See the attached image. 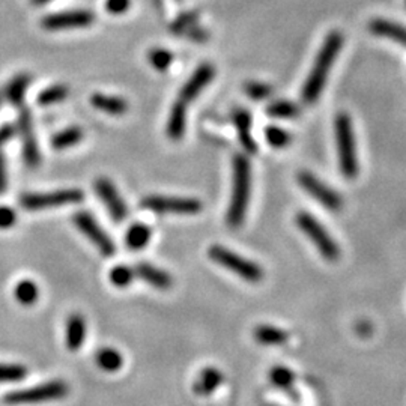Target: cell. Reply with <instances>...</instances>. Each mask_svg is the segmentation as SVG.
Returning a JSON list of instances; mask_svg holds the SVG:
<instances>
[{"label":"cell","instance_id":"1","mask_svg":"<svg viewBox=\"0 0 406 406\" xmlns=\"http://www.w3.org/2000/svg\"><path fill=\"white\" fill-rule=\"evenodd\" d=\"M341 46H343V37H341L340 32H329L317 53L315 65L304 83L301 98L306 104H315L319 100L327 83L328 72L333 68V63L337 59Z\"/></svg>","mask_w":406,"mask_h":406},{"label":"cell","instance_id":"2","mask_svg":"<svg viewBox=\"0 0 406 406\" xmlns=\"http://www.w3.org/2000/svg\"><path fill=\"white\" fill-rule=\"evenodd\" d=\"M251 170L247 157L237 154L233 157V185L228 209V224L230 228H240L244 223L250 203Z\"/></svg>","mask_w":406,"mask_h":406},{"label":"cell","instance_id":"3","mask_svg":"<svg viewBox=\"0 0 406 406\" xmlns=\"http://www.w3.org/2000/svg\"><path fill=\"white\" fill-rule=\"evenodd\" d=\"M336 142L339 154L340 172L348 179L358 176V155L355 136L352 131L351 117L346 113H340L336 117Z\"/></svg>","mask_w":406,"mask_h":406},{"label":"cell","instance_id":"4","mask_svg":"<svg viewBox=\"0 0 406 406\" xmlns=\"http://www.w3.org/2000/svg\"><path fill=\"white\" fill-rule=\"evenodd\" d=\"M70 387L67 382L60 379L48 381L44 384H39L32 388L11 391L5 396V403L8 405H37L46 403L51 400H58L68 396Z\"/></svg>","mask_w":406,"mask_h":406},{"label":"cell","instance_id":"5","mask_svg":"<svg viewBox=\"0 0 406 406\" xmlns=\"http://www.w3.org/2000/svg\"><path fill=\"white\" fill-rule=\"evenodd\" d=\"M208 254L214 262H217L218 265L224 266V268L240 275L245 282L259 283L263 279V271L258 263L244 259L240 254L224 249L221 245H212L208 250Z\"/></svg>","mask_w":406,"mask_h":406},{"label":"cell","instance_id":"6","mask_svg":"<svg viewBox=\"0 0 406 406\" xmlns=\"http://www.w3.org/2000/svg\"><path fill=\"white\" fill-rule=\"evenodd\" d=\"M296 224L307 237L315 244V247L328 262H336L340 258V249L336 241L331 238L327 229L320 224L312 214L300 212L296 216Z\"/></svg>","mask_w":406,"mask_h":406},{"label":"cell","instance_id":"7","mask_svg":"<svg viewBox=\"0 0 406 406\" xmlns=\"http://www.w3.org/2000/svg\"><path fill=\"white\" fill-rule=\"evenodd\" d=\"M84 200V193L79 188H65L50 193H26L20 197V205L26 211H42L63 205H76Z\"/></svg>","mask_w":406,"mask_h":406},{"label":"cell","instance_id":"8","mask_svg":"<svg viewBox=\"0 0 406 406\" xmlns=\"http://www.w3.org/2000/svg\"><path fill=\"white\" fill-rule=\"evenodd\" d=\"M140 205L146 211L157 214H179V216H195L202 211V202L193 197H166L146 196Z\"/></svg>","mask_w":406,"mask_h":406},{"label":"cell","instance_id":"9","mask_svg":"<svg viewBox=\"0 0 406 406\" xmlns=\"http://www.w3.org/2000/svg\"><path fill=\"white\" fill-rule=\"evenodd\" d=\"M74 224L76 228L86 237L95 247L98 249V251L105 256V258H112V256L116 253V245L112 241L109 235L105 233V230L100 226L98 221L95 220L92 214L86 211H79L74 214L72 217Z\"/></svg>","mask_w":406,"mask_h":406},{"label":"cell","instance_id":"10","mask_svg":"<svg viewBox=\"0 0 406 406\" xmlns=\"http://www.w3.org/2000/svg\"><path fill=\"white\" fill-rule=\"evenodd\" d=\"M298 184L328 211L337 212L340 211L341 205H343V199L340 197L337 191L325 185L322 181L317 179L313 173L303 170V172L298 173Z\"/></svg>","mask_w":406,"mask_h":406},{"label":"cell","instance_id":"11","mask_svg":"<svg viewBox=\"0 0 406 406\" xmlns=\"http://www.w3.org/2000/svg\"><path fill=\"white\" fill-rule=\"evenodd\" d=\"M95 15L86 9H72L63 11V13L48 14L41 20V26L50 32L58 30H71V29H83L93 23Z\"/></svg>","mask_w":406,"mask_h":406},{"label":"cell","instance_id":"12","mask_svg":"<svg viewBox=\"0 0 406 406\" xmlns=\"http://www.w3.org/2000/svg\"><path fill=\"white\" fill-rule=\"evenodd\" d=\"M18 133L21 136V143H23V157L25 163L29 167H38L41 164V152L34 130V119L32 113L26 107H20L18 114Z\"/></svg>","mask_w":406,"mask_h":406},{"label":"cell","instance_id":"13","mask_svg":"<svg viewBox=\"0 0 406 406\" xmlns=\"http://www.w3.org/2000/svg\"><path fill=\"white\" fill-rule=\"evenodd\" d=\"M95 193L98 199L104 203L107 211H109L110 217L114 223H122L128 217V207L125 205L124 199L121 197L119 191L114 187L110 179L98 178L95 181Z\"/></svg>","mask_w":406,"mask_h":406},{"label":"cell","instance_id":"14","mask_svg":"<svg viewBox=\"0 0 406 406\" xmlns=\"http://www.w3.org/2000/svg\"><path fill=\"white\" fill-rule=\"evenodd\" d=\"M216 76V70L211 63H202V65L193 72V76L188 79L183 89L179 92V100L188 104L193 101L197 95L208 86V83L212 81Z\"/></svg>","mask_w":406,"mask_h":406},{"label":"cell","instance_id":"15","mask_svg":"<svg viewBox=\"0 0 406 406\" xmlns=\"http://www.w3.org/2000/svg\"><path fill=\"white\" fill-rule=\"evenodd\" d=\"M268 379L273 386L284 391L294 402H300V394L295 390V373L284 366H274L268 372Z\"/></svg>","mask_w":406,"mask_h":406},{"label":"cell","instance_id":"16","mask_svg":"<svg viewBox=\"0 0 406 406\" xmlns=\"http://www.w3.org/2000/svg\"><path fill=\"white\" fill-rule=\"evenodd\" d=\"M136 275L138 279L143 280L145 283L151 284L157 289H169L172 286V277H170L166 271L157 268V266L148 263V262H140L136 265L134 268Z\"/></svg>","mask_w":406,"mask_h":406},{"label":"cell","instance_id":"17","mask_svg":"<svg viewBox=\"0 0 406 406\" xmlns=\"http://www.w3.org/2000/svg\"><path fill=\"white\" fill-rule=\"evenodd\" d=\"M369 29L373 35L388 38L398 44L406 47V27L402 25L394 23V21L390 20H384V18H375L370 21Z\"/></svg>","mask_w":406,"mask_h":406},{"label":"cell","instance_id":"18","mask_svg":"<svg viewBox=\"0 0 406 406\" xmlns=\"http://www.w3.org/2000/svg\"><path fill=\"white\" fill-rule=\"evenodd\" d=\"M86 339V320L79 313H72L67 320L65 345L70 351H79Z\"/></svg>","mask_w":406,"mask_h":406},{"label":"cell","instance_id":"19","mask_svg":"<svg viewBox=\"0 0 406 406\" xmlns=\"http://www.w3.org/2000/svg\"><path fill=\"white\" fill-rule=\"evenodd\" d=\"M187 126V104L178 100L170 110L167 119V136L170 140H181L184 137Z\"/></svg>","mask_w":406,"mask_h":406},{"label":"cell","instance_id":"20","mask_svg":"<svg viewBox=\"0 0 406 406\" xmlns=\"http://www.w3.org/2000/svg\"><path fill=\"white\" fill-rule=\"evenodd\" d=\"M224 381L223 373L216 367H205L193 384V391L197 396H209Z\"/></svg>","mask_w":406,"mask_h":406},{"label":"cell","instance_id":"21","mask_svg":"<svg viewBox=\"0 0 406 406\" xmlns=\"http://www.w3.org/2000/svg\"><path fill=\"white\" fill-rule=\"evenodd\" d=\"M32 79L29 74L21 72L17 74V76L11 80L6 86L2 91L4 100H6L9 104H13L14 107H23L25 101V95L29 88Z\"/></svg>","mask_w":406,"mask_h":406},{"label":"cell","instance_id":"22","mask_svg":"<svg viewBox=\"0 0 406 406\" xmlns=\"http://www.w3.org/2000/svg\"><path fill=\"white\" fill-rule=\"evenodd\" d=\"M91 104L97 110L112 116H122L128 110V103L124 98L105 93H93L91 97Z\"/></svg>","mask_w":406,"mask_h":406},{"label":"cell","instance_id":"23","mask_svg":"<svg viewBox=\"0 0 406 406\" xmlns=\"http://www.w3.org/2000/svg\"><path fill=\"white\" fill-rule=\"evenodd\" d=\"M254 340L263 346H282L287 343L289 334L273 325H258L253 331Z\"/></svg>","mask_w":406,"mask_h":406},{"label":"cell","instance_id":"24","mask_svg":"<svg viewBox=\"0 0 406 406\" xmlns=\"http://www.w3.org/2000/svg\"><path fill=\"white\" fill-rule=\"evenodd\" d=\"M233 122L238 130L241 145L244 146V149L249 154H254L256 152V143L251 137V117H250V114L245 110L240 109L233 113Z\"/></svg>","mask_w":406,"mask_h":406},{"label":"cell","instance_id":"25","mask_svg":"<svg viewBox=\"0 0 406 406\" xmlns=\"http://www.w3.org/2000/svg\"><path fill=\"white\" fill-rule=\"evenodd\" d=\"M151 238H152V229L148 228L146 224L136 223L126 230L125 244L126 247L131 250H142L146 247L148 242L151 241Z\"/></svg>","mask_w":406,"mask_h":406},{"label":"cell","instance_id":"26","mask_svg":"<svg viewBox=\"0 0 406 406\" xmlns=\"http://www.w3.org/2000/svg\"><path fill=\"white\" fill-rule=\"evenodd\" d=\"M95 362L104 372H117L124 365V358L114 348H101L95 354Z\"/></svg>","mask_w":406,"mask_h":406},{"label":"cell","instance_id":"27","mask_svg":"<svg viewBox=\"0 0 406 406\" xmlns=\"http://www.w3.org/2000/svg\"><path fill=\"white\" fill-rule=\"evenodd\" d=\"M83 138V130L80 126H70L67 130H62L58 134L53 136L51 146L56 151H63V149L72 148L81 142Z\"/></svg>","mask_w":406,"mask_h":406},{"label":"cell","instance_id":"28","mask_svg":"<svg viewBox=\"0 0 406 406\" xmlns=\"http://www.w3.org/2000/svg\"><path fill=\"white\" fill-rule=\"evenodd\" d=\"M14 296L21 306H34L38 301L39 289L35 282L32 280H21L14 287Z\"/></svg>","mask_w":406,"mask_h":406},{"label":"cell","instance_id":"29","mask_svg":"<svg viewBox=\"0 0 406 406\" xmlns=\"http://www.w3.org/2000/svg\"><path fill=\"white\" fill-rule=\"evenodd\" d=\"M70 95V89L65 84H53L42 92L38 93L37 104L38 105H53L65 101Z\"/></svg>","mask_w":406,"mask_h":406},{"label":"cell","instance_id":"30","mask_svg":"<svg viewBox=\"0 0 406 406\" xmlns=\"http://www.w3.org/2000/svg\"><path fill=\"white\" fill-rule=\"evenodd\" d=\"M134 275L136 273L133 268H130V266L116 265L110 270L109 279H110V283L116 287H126L133 283Z\"/></svg>","mask_w":406,"mask_h":406},{"label":"cell","instance_id":"31","mask_svg":"<svg viewBox=\"0 0 406 406\" xmlns=\"http://www.w3.org/2000/svg\"><path fill=\"white\" fill-rule=\"evenodd\" d=\"M266 113L273 117H296L300 114V107L291 101H275L268 105Z\"/></svg>","mask_w":406,"mask_h":406},{"label":"cell","instance_id":"32","mask_svg":"<svg viewBox=\"0 0 406 406\" xmlns=\"http://www.w3.org/2000/svg\"><path fill=\"white\" fill-rule=\"evenodd\" d=\"M148 60L155 70L166 71L170 65H172L173 56L172 53L164 48H152L148 53Z\"/></svg>","mask_w":406,"mask_h":406},{"label":"cell","instance_id":"33","mask_svg":"<svg viewBox=\"0 0 406 406\" xmlns=\"http://www.w3.org/2000/svg\"><path fill=\"white\" fill-rule=\"evenodd\" d=\"M197 18L199 14L196 11H188V13L181 14L178 18L173 20V23L170 25V32H172L173 35H183L191 26L196 25Z\"/></svg>","mask_w":406,"mask_h":406},{"label":"cell","instance_id":"34","mask_svg":"<svg viewBox=\"0 0 406 406\" xmlns=\"http://www.w3.org/2000/svg\"><path fill=\"white\" fill-rule=\"evenodd\" d=\"M27 376V369L21 365H0V382H18Z\"/></svg>","mask_w":406,"mask_h":406},{"label":"cell","instance_id":"35","mask_svg":"<svg viewBox=\"0 0 406 406\" xmlns=\"http://www.w3.org/2000/svg\"><path fill=\"white\" fill-rule=\"evenodd\" d=\"M265 137H266V142L274 148H284L291 143V134L279 126L266 128Z\"/></svg>","mask_w":406,"mask_h":406},{"label":"cell","instance_id":"36","mask_svg":"<svg viewBox=\"0 0 406 406\" xmlns=\"http://www.w3.org/2000/svg\"><path fill=\"white\" fill-rule=\"evenodd\" d=\"M245 92L249 93V97L256 100V101H261L268 98L270 95L273 93V89L268 86V84H263V83H249L247 86H245Z\"/></svg>","mask_w":406,"mask_h":406},{"label":"cell","instance_id":"37","mask_svg":"<svg viewBox=\"0 0 406 406\" xmlns=\"http://www.w3.org/2000/svg\"><path fill=\"white\" fill-rule=\"evenodd\" d=\"M17 223V214L11 207H0V229H9Z\"/></svg>","mask_w":406,"mask_h":406},{"label":"cell","instance_id":"38","mask_svg":"<svg viewBox=\"0 0 406 406\" xmlns=\"http://www.w3.org/2000/svg\"><path fill=\"white\" fill-rule=\"evenodd\" d=\"M131 0H105V9L113 15H121L130 9Z\"/></svg>","mask_w":406,"mask_h":406},{"label":"cell","instance_id":"39","mask_svg":"<svg viewBox=\"0 0 406 406\" xmlns=\"http://www.w3.org/2000/svg\"><path fill=\"white\" fill-rule=\"evenodd\" d=\"M185 35L195 42H205L208 39V32L203 29V27H197V26H191Z\"/></svg>","mask_w":406,"mask_h":406},{"label":"cell","instance_id":"40","mask_svg":"<svg viewBox=\"0 0 406 406\" xmlns=\"http://www.w3.org/2000/svg\"><path fill=\"white\" fill-rule=\"evenodd\" d=\"M8 188V173H6V159L5 155L0 152V196H2Z\"/></svg>","mask_w":406,"mask_h":406},{"label":"cell","instance_id":"41","mask_svg":"<svg viewBox=\"0 0 406 406\" xmlns=\"http://www.w3.org/2000/svg\"><path fill=\"white\" fill-rule=\"evenodd\" d=\"M15 134V126L11 124H5L0 126V148H2L6 142H9L11 138Z\"/></svg>","mask_w":406,"mask_h":406},{"label":"cell","instance_id":"42","mask_svg":"<svg viewBox=\"0 0 406 406\" xmlns=\"http://www.w3.org/2000/svg\"><path fill=\"white\" fill-rule=\"evenodd\" d=\"M47 2H50V0H32V4L37 5V6H41V5H46Z\"/></svg>","mask_w":406,"mask_h":406},{"label":"cell","instance_id":"43","mask_svg":"<svg viewBox=\"0 0 406 406\" xmlns=\"http://www.w3.org/2000/svg\"><path fill=\"white\" fill-rule=\"evenodd\" d=\"M5 100H4V95H2V92H0V107H2V103H4Z\"/></svg>","mask_w":406,"mask_h":406}]
</instances>
